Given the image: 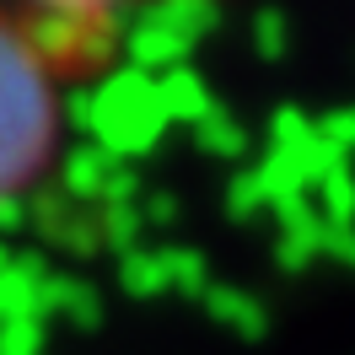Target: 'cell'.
I'll use <instances>...</instances> for the list:
<instances>
[{"mask_svg": "<svg viewBox=\"0 0 355 355\" xmlns=\"http://www.w3.org/2000/svg\"><path fill=\"white\" fill-rule=\"evenodd\" d=\"M11 6L22 11L27 38L60 76V70L103 65L119 33L135 22V11H146L151 0H11Z\"/></svg>", "mask_w": 355, "mask_h": 355, "instance_id": "obj_2", "label": "cell"}, {"mask_svg": "<svg viewBox=\"0 0 355 355\" xmlns=\"http://www.w3.org/2000/svg\"><path fill=\"white\" fill-rule=\"evenodd\" d=\"M259 49H264L269 60H275V54L286 49V22H280L275 11H264V17H259Z\"/></svg>", "mask_w": 355, "mask_h": 355, "instance_id": "obj_5", "label": "cell"}, {"mask_svg": "<svg viewBox=\"0 0 355 355\" xmlns=\"http://www.w3.org/2000/svg\"><path fill=\"white\" fill-rule=\"evenodd\" d=\"M323 210H329L334 232L355 221V178H350V167H345V162H339L334 173H323Z\"/></svg>", "mask_w": 355, "mask_h": 355, "instance_id": "obj_3", "label": "cell"}, {"mask_svg": "<svg viewBox=\"0 0 355 355\" xmlns=\"http://www.w3.org/2000/svg\"><path fill=\"white\" fill-rule=\"evenodd\" d=\"M323 140H329V146H334L339 156H345V151H355V108L334 113L329 124H323Z\"/></svg>", "mask_w": 355, "mask_h": 355, "instance_id": "obj_4", "label": "cell"}, {"mask_svg": "<svg viewBox=\"0 0 355 355\" xmlns=\"http://www.w3.org/2000/svg\"><path fill=\"white\" fill-rule=\"evenodd\" d=\"M60 113L65 103L49 60L27 38L22 17L0 11V210L49 173Z\"/></svg>", "mask_w": 355, "mask_h": 355, "instance_id": "obj_1", "label": "cell"}, {"mask_svg": "<svg viewBox=\"0 0 355 355\" xmlns=\"http://www.w3.org/2000/svg\"><path fill=\"white\" fill-rule=\"evenodd\" d=\"M323 248H334V253H339L345 264H355V232H350V226H339V232H329V237H323Z\"/></svg>", "mask_w": 355, "mask_h": 355, "instance_id": "obj_6", "label": "cell"}]
</instances>
